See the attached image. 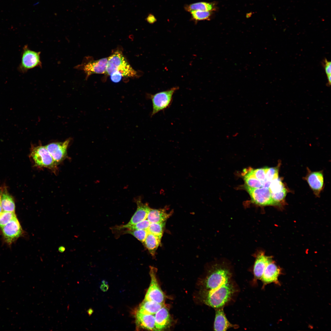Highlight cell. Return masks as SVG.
I'll list each match as a JSON object with an SVG mask.
<instances>
[{"label":"cell","mask_w":331,"mask_h":331,"mask_svg":"<svg viewBox=\"0 0 331 331\" xmlns=\"http://www.w3.org/2000/svg\"><path fill=\"white\" fill-rule=\"evenodd\" d=\"M185 10L190 12L193 10H200L211 11L214 9L213 5L210 3L200 2L186 5L185 6Z\"/></svg>","instance_id":"cell-22"},{"label":"cell","mask_w":331,"mask_h":331,"mask_svg":"<svg viewBox=\"0 0 331 331\" xmlns=\"http://www.w3.org/2000/svg\"><path fill=\"white\" fill-rule=\"evenodd\" d=\"M269 188L271 193H275L281 191L285 187L281 180L278 178L271 181Z\"/></svg>","instance_id":"cell-29"},{"label":"cell","mask_w":331,"mask_h":331,"mask_svg":"<svg viewBox=\"0 0 331 331\" xmlns=\"http://www.w3.org/2000/svg\"><path fill=\"white\" fill-rule=\"evenodd\" d=\"M30 155L35 166L54 170L56 169L57 165L45 146L40 145L32 147Z\"/></svg>","instance_id":"cell-4"},{"label":"cell","mask_w":331,"mask_h":331,"mask_svg":"<svg viewBox=\"0 0 331 331\" xmlns=\"http://www.w3.org/2000/svg\"><path fill=\"white\" fill-rule=\"evenodd\" d=\"M287 192V191L285 188L279 192L275 193H271L272 197L275 205L279 204L284 200Z\"/></svg>","instance_id":"cell-31"},{"label":"cell","mask_w":331,"mask_h":331,"mask_svg":"<svg viewBox=\"0 0 331 331\" xmlns=\"http://www.w3.org/2000/svg\"><path fill=\"white\" fill-rule=\"evenodd\" d=\"M211 11L193 10L191 11V17L195 21L208 20L211 16Z\"/></svg>","instance_id":"cell-27"},{"label":"cell","mask_w":331,"mask_h":331,"mask_svg":"<svg viewBox=\"0 0 331 331\" xmlns=\"http://www.w3.org/2000/svg\"><path fill=\"white\" fill-rule=\"evenodd\" d=\"M16 217L15 212H2L0 214V227L4 226Z\"/></svg>","instance_id":"cell-28"},{"label":"cell","mask_w":331,"mask_h":331,"mask_svg":"<svg viewBox=\"0 0 331 331\" xmlns=\"http://www.w3.org/2000/svg\"><path fill=\"white\" fill-rule=\"evenodd\" d=\"M135 201L137 204V210L128 223L123 225L124 226L133 225L147 219L150 209L148 204L143 203L139 196L135 198Z\"/></svg>","instance_id":"cell-11"},{"label":"cell","mask_w":331,"mask_h":331,"mask_svg":"<svg viewBox=\"0 0 331 331\" xmlns=\"http://www.w3.org/2000/svg\"><path fill=\"white\" fill-rule=\"evenodd\" d=\"M245 188L255 204L262 206L275 205L269 188H254L246 186Z\"/></svg>","instance_id":"cell-7"},{"label":"cell","mask_w":331,"mask_h":331,"mask_svg":"<svg viewBox=\"0 0 331 331\" xmlns=\"http://www.w3.org/2000/svg\"><path fill=\"white\" fill-rule=\"evenodd\" d=\"M111 80L114 83H118L120 82L122 77L121 74L119 72H115L112 73L110 75Z\"/></svg>","instance_id":"cell-33"},{"label":"cell","mask_w":331,"mask_h":331,"mask_svg":"<svg viewBox=\"0 0 331 331\" xmlns=\"http://www.w3.org/2000/svg\"><path fill=\"white\" fill-rule=\"evenodd\" d=\"M66 250V248L65 247L63 246H60L58 248L59 251L61 253H63Z\"/></svg>","instance_id":"cell-36"},{"label":"cell","mask_w":331,"mask_h":331,"mask_svg":"<svg viewBox=\"0 0 331 331\" xmlns=\"http://www.w3.org/2000/svg\"><path fill=\"white\" fill-rule=\"evenodd\" d=\"M272 261V257L265 255L263 252L258 254L253 269L255 280H261L266 266Z\"/></svg>","instance_id":"cell-17"},{"label":"cell","mask_w":331,"mask_h":331,"mask_svg":"<svg viewBox=\"0 0 331 331\" xmlns=\"http://www.w3.org/2000/svg\"><path fill=\"white\" fill-rule=\"evenodd\" d=\"M279 167H266V178L268 181H272L278 178Z\"/></svg>","instance_id":"cell-30"},{"label":"cell","mask_w":331,"mask_h":331,"mask_svg":"<svg viewBox=\"0 0 331 331\" xmlns=\"http://www.w3.org/2000/svg\"><path fill=\"white\" fill-rule=\"evenodd\" d=\"M161 238L148 232L143 244L152 256L155 255L156 251L160 243Z\"/></svg>","instance_id":"cell-20"},{"label":"cell","mask_w":331,"mask_h":331,"mask_svg":"<svg viewBox=\"0 0 331 331\" xmlns=\"http://www.w3.org/2000/svg\"><path fill=\"white\" fill-rule=\"evenodd\" d=\"M251 172L253 175L261 181L265 180L266 178V167L251 169Z\"/></svg>","instance_id":"cell-32"},{"label":"cell","mask_w":331,"mask_h":331,"mask_svg":"<svg viewBox=\"0 0 331 331\" xmlns=\"http://www.w3.org/2000/svg\"><path fill=\"white\" fill-rule=\"evenodd\" d=\"M329 84L330 85L331 82V75L327 76Z\"/></svg>","instance_id":"cell-38"},{"label":"cell","mask_w":331,"mask_h":331,"mask_svg":"<svg viewBox=\"0 0 331 331\" xmlns=\"http://www.w3.org/2000/svg\"><path fill=\"white\" fill-rule=\"evenodd\" d=\"M70 142L68 139L63 142L52 143L45 146L57 165L67 158Z\"/></svg>","instance_id":"cell-9"},{"label":"cell","mask_w":331,"mask_h":331,"mask_svg":"<svg viewBox=\"0 0 331 331\" xmlns=\"http://www.w3.org/2000/svg\"><path fill=\"white\" fill-rule=\"evenodd\" d=\"M165 224V222L150 223L147 230L149 232L162 238Z\"/></svg>","instance_id":"cell-26"},{"label":"cell","mask_w":331,"mask_h":331,"mask_svg":"<svg viewBox=\"0 0 331 331\" xmlns=\"http://www.w3.org/2000/svg\"><path fill=\"white\" fill-rule=\"evenodd\" d=\"M121 231L119 233H120L122 234H127L132 235L143 243L145 241L148 233L147 230H130L124 229L116 231Z\"/></svg>","instance_id":"cell-24"},{"label":"cell","mask_w":331,"mask_h":331,"mask_svg":"<svg viewBox=\"0 0 331 331\" xmlns=\"http://www.w3.org/2000/svg\"><path fill=\"white\" fill-rule=\"evenodd\" d=\"M6 241L9 244L21 236L23 230L16 217L1 228Z\"/></svg>","instance_id":"cell-10"},{"label":"cell","mask_w":331,"mask_h":331,"mask_svg":"<svg viewBox=\"0 0 331 331\" xmlns=\"http://www.w3.org/2000/svg\"><path fill=\"white\" fill-rule=\"evenodd\" d=\"M40 52H37L30 50L27 45L23 48L21 53V60L18 67V71L23 73L36 67H42L40 60Z\"/></svg>","instance_id":"cell-5"},{"label":"cell","mask_w":331,"mask_h":331,"mask_svg":"<svg viewBox=\"0 0 331 331\" xmlns=\"http://www.w3.org/2000/svg\"><path fill=\"white\" fill-rule=\"evenodd\" d=\"M281 273V269L272 261L266 266L261 279L264 285L274 283L280 284L278 278Z\"/></svg>","instance_id":"cell-12"},{"label":"cell","mask_w":331,"mask_h":331,"mask_svg":"<svg viewBox=\"0 0 331 331\" xmlns=\"http://www.w3.org/2000/svg\"><path fill=\"white\" fill-rule=\"evenodd\" d=\"M325 69L327 76L331 75V63L326 59L325 61Z\"/></svg>","instance_id":"cell-34"},{"label":"cell","mask_w":331,"mask_h":331,"mask_svg":"<svg viewBox=\"0 0 331 331\" xmlns=\"http://www.w3.org/2000/svg\"><path fill=\"white\" fill-rule=\"evenodd\" d=\"M179 88L178 87L175 86L154 94H148V98L150 99L152 102L151 117L159 112L169 107L172 101L173 95Z\"/></svg>","instance_id":"cell-3"},{"label":"cell","mask_w":331,"mask_h":331,"mask_svg":"<svg viewBox=\"0 0 331 331\" xmlns=\"http://www.w3.org/2000/svg\"><path fill=\"white\" fill-rule=\"evenodd\" d=\"M147 21L150 24H152L157 21V19L152 14L150 13L146 18Z\"/></svg>","instance_id":"cell-35"},{"label":"cell","mask_w":331,"mask_h":331,"mask_svg":"<svg viewBox=\"0 0 331 331\" xmlns=\"http://www.w3.org/2000/svg\"><path fill=\"white\" fill-rule=\"evenodd\" d=\"M1 197V191H0V214L2 212V211L3 210L2 206Z\"/></svg>","instance_id":"cell-37"},{"label":"cell","mask_w":331,"mask_h":331,"mask_svg":"<svg viewBox=\"0 0 331 331\" xmlns=\"http://www.w3.org/2000/svg\"><path fill=\"white\" fill-rule=\"evenodd\" d=\"M156 331L166 329L171 322V318L168 309L164 306L154 314Z\"/></svg>","instance_id":"cell-16"},{"label":"cell","mask_w":331,"mask_h":331,"mask_svg":"<svg viewBox=\"0 0 331 331\" xmlns=\"http://www.w3.org/2000/svg\"><path fill=\"white\" fill-rule=\"evenodd\" d=\"M251 169L245 174L244 178L246 186L254 188H261L262 186L261 182L254 177L251 172Z\"/></svg>","instance_id":"cell-25"},{"label":"cell","mask_w":331,"mask_h":331,"mask_svg":"<svg viewBox=\"0 0 331 331\" xmlns=\"http://www.w3.org/2000/svg\"><path fill=\"white\" fill-rule=\"evenodd\" d=\"M164 306V303L144 299L139 305L137 311L143 313L154 314Z\"/></svg>","instance_id":"cell-19"},{"label":"cell","mask_w":331,"mask_h":331,"mask_svg":"<svg viewBox=\"0 0 331 331\" xmlns=\"http://www.w3.org/2000/svg\"><path fill=\"white\" fill-rule=\"evenodd\" d=\"M1 193V203L4 211L15 212V204L13 199L8 192L6 188L0 191Z\"/></svg>","instance_id":"cell-21"},{"label":"cell","mask_w":331,"mask_h":331,"mask_svg":"<svg viewBox=\"0 0 331 331\" xmlns=\"http://www.w3.org/2000/svg\"><path fill=\"white\" fill-rule=\"evenodd\" d=\"M167 208L153 209L150 208L147 219L151 223L164 222L171 215L172 212H167Z\"/></svg>","instance_id":"cell-18"},{"label":"cell","mask_w":331,"mask_h":331,"mask_svg":"<svg viewBox=\"0 0 331 331\" xmlns=\"http://www.w3.org/2000/svg\"><path fill=\"white\" fill-rule=\"evenodd\" d=\"M150 223V221L146 219L143 221L132 225L127 226H124L123 225L115 226L112 228V230L115 231L124 229L147 230Z\"/></svg>","instance_id":"cell-23"},{"label":"cell","mask_w":331,"mask_h":331,"mask_svg":"<svg viewBox=\"0 0 331 331\" xmlns=\"http://www.w3.org/2000/svg\"><path fill=\"white\" fill-rule=\"evenodd\" d=\"M211 270L203 282L202 297L205 304L216 308L223 306L230 300L235 289L228 268L218 264Z\"/></svg>","instance_id":"cell-1"},{"label":"cell","mask_w":331,"mask_h":331,"mask_svg":"<svg viewBox=\"0 0 331 331\" xmlns=\"http://www.w3.org/2000/svg\"><path fill=\"white\" fill-rule=\"evenodd\" d=\"M120 73L122 77H132L136 74L120 51H117L108 58L106 72L110 75L114 72Z\"/></svg>","instance_id":"cell-2"},{"label":"cell","mask_w":331,"mask_h":331,"mask_svg":"<svg viewBox=\"0 0 331 331\" xmlns=\"http://www.w3.org/2000/svg\"><path fill=\"white\" fill-rule=\"evenodd\" d=\"M150 268V283L144 299L164 303L166 296L158 282L156 276L157 269L153 267H151Z\"/></svg>","instance_id":"cell-6"},{"label":"cell","mask_w":331,"mask_h":331,"mask_svg":"<svg viewBox=\"0 0 331 331\" xmlns=\"http://www.w3.org/2000/svg\"><path fill=\"white\" fill-rule=\"evenodd\" d=\"M108 58H103L87 63H83L75 66V69L83 70L86 74V78L92 74L106 73Z\"/></svg>","instance_id":"cell-8"},{"label":"cell","mask_w":331,"mask_h":331,"mask_svg":"<svg viewBox=\"0 0 331 331\" xmlns=\"http://www.w3.org/2000/svg\"><path fill=\"white\" fill-rule=\"evenodd\" d=\"M307 182L315 194L319 196L322 189L324 178L321 171L308 172L305 177Z\"/></svg>","instance_id":"cell-13"},{"label":"cell","mask_w":331,"mask_h":331,"mask_svg":"<svg viewBox=\"0 0 331 331\" xmlns=\"http://www.w3.org/2000/svg\"><path fill=\"white\" fill-rule=\"evenodd\" d=\"M215 315L214 328L215 331H224L232 327H236V325L230 323L227 320L224 312L223 306L215 308Z\"/></svg>","instance_id":"cell-15"},{"label":"cell","mask_w":331,"mask_h":331,"mask_svg":"<svg viewBox=\"0 0 331 331\" xmlns=\"http://www.w3.org/2000/svg\"><path fill=\"white\" fill-rule=\"evenodd\" d=\"M137 328L156 331L154 314L143 313L138 311L135 314Z\"/></svg>","instance_id":"cell-14"}]
</instances>
